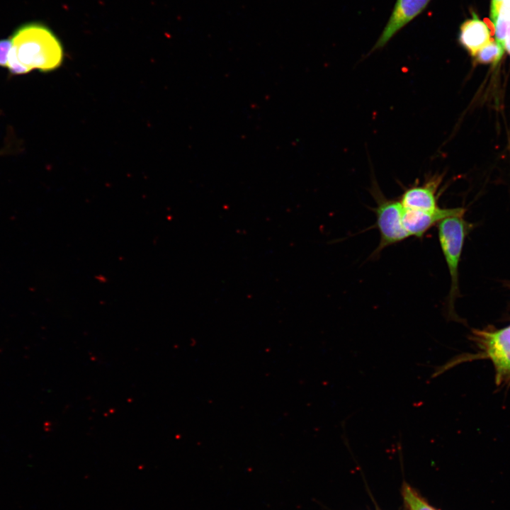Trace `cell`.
Wrapping results in <instances>:
<instances>
[{
    "instance_id": "obj_2",
    "label": "cell",
    "mask_w": 510,
    "mask_h": 510,
    "mask_svg": "<svg viewBox=\"0 0 510 510\" xmlns=\"http://www.w3.org/2000/svg\"><path fill=\"white\" fill-rule=\"evenodd\" d=\"M463 215L448 217L437 224L438 241L448 268L451 284L448 298L449 314L458 294V266L469 225Z\"/></svg>"
},
{
    "instance_id": "obj_6",
    "label": "cell",
    "mask_w": 510,
    "mask_h": 510,
    "mask_svg": "<svg viewBox=\"0 0 510 510\" xmlns=\"http://www.w3.org/2000/svg\"><path fill=\"white\" fill-rule=\"evenodd\" d=\"M465 209L463 208H439L432 211L404 208L402 223L409 237L421 238L429 230L442 220L450 216L463 215Z\"/></svg>"
},
{
    "instance_id": "obj_12",
    "label": "cell",
    "mask_w": 510,
    "mask_h": 510,
    "mask_svg": "<svg viewBox=\"0 0 510 510\" xmlns=\"http://www.w3.org/2000/svg\"><path fill=\"white\" fill-rule=\"evenodd\" d=\"M11 38L0 40V66L6 67L8 57L11 48Z\"/></svg>"
},
{
    "instance_id": "obj_11",
    "label": "cell",
    "mask_w": 510,
    "mask_h": 510,
    "mask_svg": "<svg viewBox=\"0 0 510 510\" xmlns=\"http://www.w3.org/2000/svg\"><path fill=\"white\" fill-rule=\"evenodd\" d=\"M402 496L409 510H436L407 484L403 485Z\"/></svg>"
},
{
    "instance_id": "obj_7",
    "label": "cell",
    "mask_w": 510,
    "mask_h": 510,
    "mask_svg": "<svg viewBox=\"0 0 510 510\" xmlns=\"http://www.w3.org/2000/svg\"><path fill=\"white\" fill-rule=\"evenodd\" d=\"M442 176L434 175L420 185L407 188L402 194L400 203L405 209L432 211L439 208L438 205V189Z\"/></svg>"
},
{
    "instance_id": "obj_10",
    "label": "cell",
    "mask_w": 510,
    "mask_h": 510,
    "mask_svg": "<svg viewBox=\"0 0 510 510\" xmlns=\"http://www.w3.org/2000/svg\"><path fill=\"white\" fill-rule=\"evenodd\" d=\"M505 50L496 41L491 40L474 55L475 62L480 64H497L502 59Z\"/></svg>"
},
{
    "instance_id": "obj_1",
    "label": "cell",
    "mask_w": 510,
    "mask_h": 510,
    "mask_svg": "<svg viewBox=\"0 0 510 510\" xmlns=\"http://www.w3.org/2000/svg\"><path fill=\"white\" fill-rule=\"evenodd\" d=\"M11 48L7 64H20L27 72L37 69L53 71L63 62L62 42L45 23L27 22L19 26L10 36Z\"/></svg>"
},
{
    "instance_id": "obj_8",
    "label": "cell",
    "mask_w": 510,
    "mask_h": 510,
    "mask_svg": "<svg viewBox=\"0 0 510 510\" xmlns=\"http://www.w3.org/2000/svg\"><path fill=\"white\" fill-rule=\"evenodd\" d=\"M491 40L489 28L475 12L460 26L458 42L472 57Z\"/></svg>"
},
{
    "instance_id": "obj_4",
    "label": "cell",
    "mask_w": 510,
    "mask_h": 510,
    "mask_svg": "<svg viewBox=\"0 0 510 510\" xmlns=\"http://www.w3.org/2000/svg\"><path fill=\"white\" fill-rule=\"evenodd\" d=\"M474 336L480 348L494 364L497 383L509 378L510 326L491 332L475 330Z\"/></svg>"
},
{
    "instance_id": "obj_9",
    "label": "cell",
    "mask_w": 510,
    "mask_h": 510,
    "mask_svg": "<svg viewBox=\"0 0 510 510\" xmlns=\"http://www.w3.org/2000/svg\"><path fill=\"white\" fill-rule=\"evenodd\" d=\"M494 25L495 41L504 49L505 39L510 28V0L503 2Z\"/></svg>"
},
{
    "instance_id": "obj_5",
    "label": "cell",
    "mask_w": 510,
    "mask_h": 510,
    "mask_svg": "<svg viewBox=\"0 0 510 510\" xmlns=\"http://www.w3.org/2000/svg\"><path fill=\"white\" fill-rule=\"evenodd\" d=\"M431 0H397L391 15L371 52L385 47L406 25L421 14Z\"/></svg>"
},
{
    "instance_id": "obj_3",
    "label": "cell",
    "mask_w": 510,
    "mask_h": 510,
    "mask_svg": "<svg viewBox=\"0 0 510 510\" xmlns=\"http://www.w3.org/2000/svg\"><path fill=\"white\" fill-rule=\"evenodd\" d=\"M371 194L376 203L373 212L376 217L375 226L380 234L379 244L371 254L378 256L386 247L410 237L402 223L404 208L400 200L386 198L378 186H373Z\"/></svg>"
},
{
    "instance_id": "obj_14",
    "label": "cell",
    "mask_w": 510,
    "mask_h": 510,
    "mask_svg": "<svg viewBox=\"0 0 510 510\" xmlns=\"http://www.w3.org/2000/svg\"><path fill=\"white\" fill-rule=\"evenodd\" d=\"M504 49L506 50L509 54L510 55V28L508 30L505 42H504Z\"/></svg>"
},
{
    "instance_id": "obj_13",
    "label": "cell",
    "mask_w": 510,
    "mask_h": 510,
    "mask_svg": "<svg viewBox=\"0 0 510 510\" xmlns=\"http://www.w3.org/2000/svg\"><path fill=\"white\" fill-rule=\"evenodd\" d=\"M504 0H492L490 6V18L493 23H495L499 11Z\"/></svg>"
}]
</instances>
